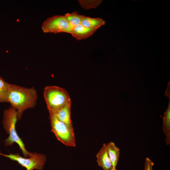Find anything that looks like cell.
Listing matches in <instances>:
<instances>
[{"label":"cell","mask_w":170,"mask_h":170,"mask_svg":"<svg viewBox=\"0 0 170 170\" xmlns=\"http://www.w3.org/2000/svg\"><path fill=\"white\" fill-rule=\"evenodd\" d=\"M37 99V93L34 88H29L9 84L8 102L17 111L18 120L20 119L25 110L35 107Z\"/></svg>","instance_id":"1"},{"label":"cell","mask_w":170,"mask_h":170,"mask_svg":"<svg viewBox=\"0 0 170 170\" xmlns=\"http://www.w3.org/2000/svg\"><path fill=\"white\" fill-rule=\"evenodd\" d=\"M17 115V111L11 106L4 110L2 123L4 130L9 135L4 140V144L6 146H10L16 143L22 151L24 156L27 157L29 152L26 149L24 143L15 130V125L18 120Z\"/></svg>","instance_id":"2"},{"label":"cell","mask_w":170,"mask_h":170,"mask_svg":"<svg viewBox=\"0 0 170 170\" xmlns=\"http://www.w3.org/2000/svg\"><path fill=\"white\" fill-rule=\"evenodd\" d=\"M43 96L49 114L54 113L71 100L65 89L55 86L45 87Z\"/></svg>","instance_id":"3"},{"label":"cell","mask_w":170,"mask_h":170,"mask_svg":"<svg viewBox=\"0 0 170 170\" xmlns=\"http://www.w3.org/2000/svg\"><path fill=\"white\" fill-rule=\"evenodd\" d=\"M52 131L57 139L65 145L76 146L73 128L60 121L54 114H49Z\"/></svg>","instance_id":"4"},{"label":"cell","mask_w":170,"mask_h":170,"mask_svg":"<svg viewBox=\"0 0 170 170\" xmlns=\"http://www.w3.org/2000/svg\"><path fill=\"white\" fill-rule=\"evenodd\" d=\"M0 155L9 158L11 160L17 162L26 170H42L46 163V158L43 154L37 153L29 152V158L21 156L19 153L9 155L2 153L0 151Z\"/></svg>","instance_id":"5"},{"label":"cell","mask_w":170,"mask_h":170,"mask_svg":"<svg viewBox=\"0 0 170 170\" xmlns=\"http://www.w3.org/2000/svg\"><path fill=\"white\" fill-rule=\"evenodd\" d=\"M72 27L65 15H56L46 19L41 26L45 33L54 34L65 32L71 34Z\"/></svg>","instance_id":"6"},{"label":"cell","mask_w":170,"mask_h":170,"mask_svg":"<svg viewBox=\"0 0 170 170\" xmlns=\"http://www.w3.org/2000/svg\"><path fill=\"white\" fill-rule=\"evenodd\" d=\"M165 95L167 97L169 101L167 108L163 117L162 130L166 136V144L169 145L170 144V90L167 89Z\"/></svg>","instance_id":"7"},{"label":"cell","mask_w":170,"mask_h":170,"mask_svg":"<svg viewBox=\"0 0 170 170\" xmlns=\"http://www.w3.org/2000/svg\"><path fill=\"white\" fill-rule=\"evenodd\" d=\"M97 30L86 27L81 24L72 27L71 34L77 40L86 39L93 35Z\"/></svg>","instance_id":"8"},{"label":"cell","mask_w":170,"mask_h":170,"mask_svg":"<svg viewBox=\"0 0 170 170\" xmlns=\"http://www.w3.org/2000/svg\"><path fill=\"white\" fill-rule=\"evenodd\" d=\"M71 100L67 102L53 114L60 121L65 123L70 127L73 128L71 118Z\"/></svg>","instance_id":"9"},{"label":"cell","mask_w":170,"mask_h":170,"mask_svg":"<svg viewBox=\"0 0 170 170\" xmlns=\"http://www.w3.org/2000/svg\"><path fill=\"white\" fill-rule=\"evenodd\" d=\"M96 157L98 165L104 170H108L112 168L106 149V144L104 143Z\"/></svg>","instance_id":"10"},{"label":"cell","mask_w":170,"mask_h":170,"mask_svg":"<svg viewBox=\"0 0 170 170\" xmlns=\"http://www.w3.org/2000/svg\"><path fill=\"white\" fill-rule=\"evenodd\" d=\"M106 149L112 167L116 168L119 160L120 149L113 142L106 144Z\"/></svg>","instance_id":"11"},{"label":"cell","mask_w":170,"mask_h":170,"mask_svg":"<svg viewBox=\"0 0 170 170\" xmlns=\"http://www.w3.org/2000/svg\"><path fill=\"white\" fill-rule=\"evenodd\" d=\"M105 21L102 18H93L84 16L81 24L84 26L98 29L105 24Z\"/></svg>","instance_id":"12"},{"label":"cell","mask_w":170,"mask_h":170,"mask_svg":"<svg viewBox=\"0 0 170 170\" xmlns=\"http://www.w3.org/2000/svg\"><path fill=\"white\" fill-rule=\"evenodd\" d=\"M71 26L73 27L81 24L84 15L80 14L77 11L67 13L64 15Z\"/></svg>","instance_id":"13"},{"label":"cell","mask_w":170,"mask_h":170,"mask_svg":"<svg viewBox=\"0 0 170 170\" xmlns=\"http://www.w3.org/2000/svg\"><path fill=\"white\" fill-rule=\"evenodd\" d=\"M9 84L0 76V102H8L7 95Z\"/></svg>","instance_id":"14"},{"label":"cell","mask_w":170,"mask_h":170,"mask_svg":"<svg viewBox=\"0 0 170 170\" xmlns=\"http://www.w3.org/2000/svg\"><path fill=\"white\" fill-rule=\"evenodd\" d=\"M81 7L85 10L96 8L101 3V0H78Z\"/></svg>","instance_id":"15"},{"label":"cell","mask_w":170,"mask_h":170,"mask_svg":"<svg viewBox=\"0 0 170 170\" xmlns=\"http://www.w3.org/2000/svg\"><path fill=\"white\" fill-rule=\"evenodd\" d=\"M154 163L148 157L145 159L144 170H153L152 167Z\"/></svg>","instance_id":"16"},{"label":"cell","mask_w":170,"mask_h":170,"mask_svg":"<svg viewBox=\"0 0 170 170\" xmlns=\"http://www.w3.org/2000/svg\"><path fill=\"white\" fill-rule=\"evenodd\" d=\"M108 170H117L116 168H112Z\"/></svg>","instance_id":"17"}]
</instances>
